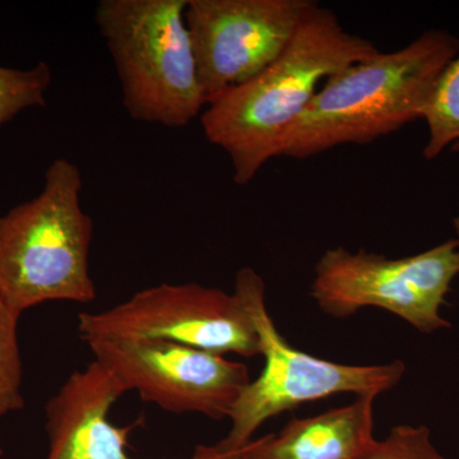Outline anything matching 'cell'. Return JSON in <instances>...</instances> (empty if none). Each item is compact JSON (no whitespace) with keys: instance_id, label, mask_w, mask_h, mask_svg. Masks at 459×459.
<instances>
[{"instance_id":"8992f818","label":"cell","mask_w":459,"mask_h":459,"mask_svg":"<svg viewBox=\"0 0 459 459\" xmlns=\"http://www.w3.org/2000/svg\"><path fill=\"white\" fill-rule=\"evenodd\" d=\"M314 273L312 296L328 316L380 307L430 334L451 327L442 307L459 276V238L395 259L334 247L320 256Z\"/></svg>"},{"instance_id":"9a60e30c","label":"cell","mask_w":459,"mask_h":459,"mask_svg":"<svg viewBox=\"0 0 459 459\" xmlns=\"http://www.w3.org/2000/svg\"><path fill=\"white\" fill-rule=\"evenodd\" d=\"M361 459H448L435 448L430 429L397 425Z\"/></svg>"},{"instance_id":"9c48e42d","label":"cell","mask_w":459,"mask_h":459,"mask_svg":"<svg viewBox=\"0 0 459 459\" xmlns=\"http://www.w3.org/2000/svg\"><path fill=\"white\" fill-rule=\"evenodd\" d=\"M316 4L313 0H188L186 25L207 102L271 65Z\"/></svg>"},{"instance_id":"e0dca14e","label":"cell","mask_w":459,"mask_h":459,"mask_svg":"<svg viewBox=\"0 0 459 459\" xmlns=\"http://www.w3.org/2000/svg\"><path fill=\"white\" fill-rule=\"evenodd\" d=\"M210 448H211V459H238V458L232 457V455H217V453L213 451L212 446H211Z\"/></svg>"},{"instance_id":"30bf717a","label":"cell","mask_w":459,"mask_h":459,"mask_svg":"<svg viewBox=\"0 0 459 459\" xmlns=\"http://www.w3.org/2000/svg\"><path fill=\"white\" fill-rule=\"evenodd\" d=\"M126 392L96 360L74 371L45 406L47 459H132L129 435L141 421L123 428L108 421L111 407Z\"/></svg>"},{"instance_id":"5bb4252c","label":"cell","mask_w":459,"mask_h":459,"mask_svg":"<svg viewBox=\"0 0 459 459\" xmlns=\"http://www.w3.org/2000/svg\"><path fill=\"white\" fill-rule=\"evenodd\" d=\"M20 316L0 296V419L25 406L17 332ZM3 457L4 451L0 444V459Z\"/></svg>"},{"instance_id":"2e32d148","label":"cell","mask_w":459,"mask_h":459,"mask_svg":"<svg viewBox=\"0 0 459 459\" xmlns=\"http://www.w3.org/2000/svg\"><path fill=\"white\" fill-rule=\"evenodd\" d=\"M190 459H211L210 446H201L195 449V455Z\"/></svg>"},{"instance_id":"8fae6325","label":"cell","mask_w":459,"mask_h":459,"mask_svg":"<svg viewBox=\"0 0 459 459\" xmlns=\"http://www.w3.org/2000/svg\"><path fill=\"white\" fill-rule=\"evenodd\" d=\"M376 398L358 397L347 406L314 418L290 420L279 434L252 440L238 451L221 455L238 459H361L377 442L373 434Z\"/></svg>"},{"instance_id":"7a4b0ae2","label":"cell","mask_w":459,"mask_h":459,"mask_svg":"<svg viewBox=\"0 0 459 459\" xmlns=\"http://www.w3.org/2000/svg\"><path fill=\"white\" fill-rule=\"evenodd\" d=\"M459 54V39L430 30L400 50L355 63L325 81L283 140L280 157L304 160L367 144L424 117L435 83Z\"/></svg>"},{"instance_id":"ac0fdd59","label":"cell","mask_w":459,"mask_h":459,"mask_svg":"<svg viewBox=\"0 0 459 459\" xmlns=\"http://www.w3.org/2000/svg\"><path fill=\"white\" fill-rule=\"evenodd\" d=\"M453 228H455V234H457V238H459V216L453 219Z\"/></svg>"},{"instance_id":"7c38bea8","label":"cell","mask_w":459,"mask_h":459,"mask_svg":"<svg viewBox=\"0 0 459 459\" xmlns=\"http://www.w3.org/2000/svg\"><path fill=\"white\" fill-rule=\"evenodd\" d=\"M422 120L428 126L425 160H435L448 148L459 152V54L437 78Z\"/></svg>"},{"instance_id":"ba28073f","label":"cell","mask_w":459,"mask_h":459,"mask_svg":"<svg viewBox=\"0 0 459 459\" xmlns=\"http://www.w3.org/2000/svg\"><path fill=\"white\" fill-rule=\"evenodd\" d=\"M95 360L144 402L171 413L230 418L250 383L244 364L162 340L93 341Z\"/></svg>"},{"instance_id":"3957f363","label":"cell","mask_w":459,"mask_h":459,"mask_svg":"<svg viewBox=\"0 0 459 459\" xmlns=\"http://www.w3.org/2000/svg\"><path fill=\"white\" fill-rule=\"evenodd\" d=\"M82 174L54 160L35 198L0 214V296L17 314L49 301L90 304L92 219L81 205Z\"/></svg>"},{"instance_id":"6da1fadb","label":"cell","mask_w":459,"mask_h":459,"mask_svg":"<svg viewBox=\"0 0 459 459\" xmlns=\"http://www.w3.org/2000/svg\"><path fill=\"white\" fill-rule=\"evenodd\" d=\"M379 51L316 3L262 74L208 100L202 128L211 143L228 153L235 183L247 186L280 157L287 133L325 81Z\"/></svg>"},{"instance_id":"5b68a950","label":"cell","mask_w":459,"mask_h":459,"mask_svg":"<svg viewBox=\"0 0 459 459\" xmlns=\"http://www.w3.org/2000/svg\"><path fill=\"white\" fill-rule=\"evenodd\" d=\"M246 298L261 342L264 368L241 392L230 413L228 437L212 446L217 455H230L252 442L263 422L307 402L353 394L377 397L401 382L406 367L395 360L380 365H346L323 360L287 342L265 305V283L252 268L238 272L235 286Z\"/></svg>"},{"instance_id":"52a82bcc","label":"cell","mask_w":459,"mask_h":459,"mask_svg":"<svg viewBox=\"0 0 459 459\" xmlns=\"http://www.w3.org/2000/svg\"><path fill=\"white\" fill-rule=\"evenodd\" d=\"M84 342L162 340L204 351L244 358L261 355V342L246 298L198 283L142 290L122 304L78 316Z\"/></svg>"},{"instance_id":"4fadbf2b","label":"cell","mask_w":459,"mask_h":459,"mask_svg":"<svg viewBox=\"0 0 459 459\" xmlns=\"http://www.w3.org/2000/svg\"><path fill=\"white\" fill-rule=\"evenodd\" d=\"M51 81L53 71L45 62L29 69L0 65V126L27 108H44Z\"/></svg>"},{"instance_id":"277c9868","label":"cell","mask_w":459,"mask_h":459,"mask_svg":"<svg viewBox=\"0 0 459 459\" xmlns=\"http://www.w3.org/2000/svg\"><path fill=\"white\" fill-rule=\"evenodd\" d=\"M188 0H101L95 21L135 122L183 128L207 99L186 20Z\"/></svg>"}]
</instances>
